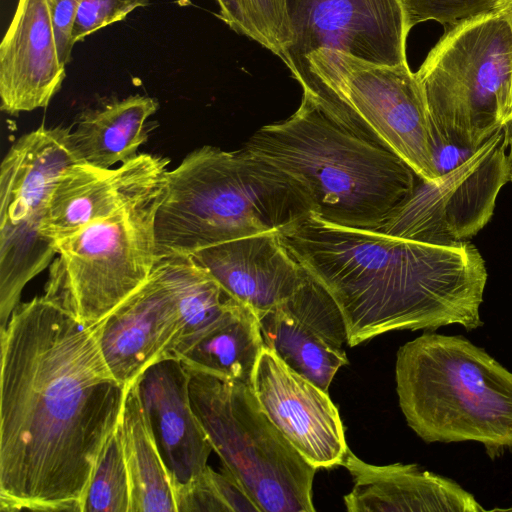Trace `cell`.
<instances>
[{
	"label": "cell",
	"mask_w": 512,
	"mask_h": 512,
	"mask_svg": "<svg viewBox=\"0 0 512 512\" xmlns=\"http://www.w3.org/2000/svg\"><path fill=\"white\" fill-rule=\"evenodd\" d=\"M512 117V81H511V93H510V108H509V117Z\"/></svg>",
	"instance_id": "obj_34"
},
{
	"label": "cell",
	"mask_w": 512,
	"mask_h": 512,
	"mask_svg": "<svg viewBox=\"0 0 512 512\" xmlns=\"http://www.w3.org/2000/svg\"><path fill=\"white\" fill-rule=\"evenodd\" d=\"M286 65L303 92L357 134L392 150L421 179L442 173L426 97L408 63L378 65L319 49Z\"/></svg>",
	"instance_id": "obj_6"
},
{
	"label": "cell",
	"mask_w": 512,
	"mask_h": 512,
	"mask_svg": "<svg viewBox=\"0 0 512 512\" xmlns=\"http://www.w3.org/2000/svg\"><path fill=\"white\" fill-rule=\"evenodd\" d=\"M505 131V137L507 141V154L510 167V181H512V117L507 119L503 125Z\"/></svg>",
	"instance_id": "obj_32"
},
{
	"label": "cell",
	"mask_w": 512,
	"mask_h": 512,
	"mask_svg": "<svg viewBox=\"0 0 512 512\" xmlns=\"http://www.w3.org/2000/svg\"><path fill=\"white\" fill-rule=\"evenodd\" d=\"M234 299L256 316L293 295L309 272L292 256L278 231L211 245L191 254Z\"/></svg>",
	"instance_id": "obj_18"
},
{
	"label": "cell",
	"mask_w": 512,
	"mask_h": 512,
	"mask_svg": "<svg viewBox=\"0 0 512 512\" xmlns=\"http://www.w3.org/2000/svg\"><path fill=\"white\" fill-rule=\"evenodd\" d=\"M0 339V510L81 512L128 387L93 328L44 296L19 303Z\"/></svg>",
	"instance_id": "obj_1"
},
{
	"label": "cell",
	"mask_w": 512,
	"mask_h": 512,
	"mask_svg": "<svg viewBox=\"0 0 512 512\" xmlns=\"http://www.w3.org/2000/svg\"><path fill=\"white\" fill-rule=\"evenodd\" d=\"M135 386L173 488L191 482L208 466L213 448L191 406L187 369L166 357L147 367Z\"/></svg>",
	"instance_id": "obj_17"
},
{
	"label": "cell",
	"mask_w": 512,
	"mask_h": 512,
	"mask_svg": "<svg viewBox=\"0 0 512 512\" xmlns=\"http://www.w3.org/2000/svg\"><path fill=\"white\" fill-rule=\"evenodd\" d=\"M210 468L208 465L191 482L173 488L177 512H229L212 480Z\"/></svg>",
	"instance_id": "obj_29"
},
{
	"label": "cell",
	"mask_w": 512,
	"mask_h": 512,
	"mask_svg": "<svg viewBox=\"0 0 512 512\" xmlns=\"http://www.w3.org/2000/svg\"><path fill=\"white\" fill-rule=\"evenodd\" d=\"M290 42L285 64L319 49L378 65L407 63L410 31L401 0H285Z\"/></svg>",
	"instance_id": "obj_12"
},
{
	"label": "cell",
	"mask_w": 512,
	"mask_h": 512,
	"mask_svg": "<svg viewBox=\"0 0 512 512\" xmlns=\"http://www.w3.org/2000/svg\"><path fill=\"white\" fill-rule=\"evenodd\" d=\"M169 159L137 154L115 169L75 163L61 175L50 199L42 233L53 240L114 216L160 194Z\"/></svg>",
	"instance_id": "obj_15"
},
{
	"label": "cell",
	"mask_w": 512,
	"mask_h": 512,
	"mask_svg": "<svg viewBox=\"0 0 512 512\" xmlns=\"http://www.w3.org/2000/svg\"><path fill=\"white\" fill-rule=\"evenodd\" d=\"M159 196L57 239L43 296L93 327L141 288L156 263Z\"/></svg>",
	"instance_id": "obj_9"
},
{
	"label": "cell",
	"mask_w": 512,
	"mask_h": 512,
	"mask_svg": "<svg viewBox=\"0 0 512 512\" xmlns=\"http://www.w3.org/2000/svg\"><path fill=\"white\" fill-rule=\"evenodd\" d=\"M264 344L291 369L328 392L348 363L343 314L327 289L310 273L289 298L257 316Z\"/></svg>",
	"instance_id": "obj_14"
},
{
	"label": "cell",
	"mask_w": 512,
	"mask_h": 512,
	"mask_svg": "<svg viewBox=\"0 0 512 512\" xmlns=\"http://www.w3.org/2000/svg\"><path fill=\"white\" fill-rule=\"evenodd\" d=\"M92 328L110 371L129 387L147 367L168 356L180 316L154 266L147 282Z\"/></svg>",
	"instance_id": "obj_16"
},
{
	"label": "cell",
	"mask_w": 512,
	"mask_h": 512,
	"mask_svg": "<svg viewBox=\"0 0 512 512\" xmlns=\"http://www.w3.org/2000/svg\"><path fill=\"white\" fill-rule=\"evenodd\" d=\"M255 41L281 56L290 42L285 0H238Z\"/></svg>",
	"instance_id": "obj_26"
},
{
	"label": "cell",
	"mask_w": 512,
	"mask_h": 512,
	"mask_svg": "<svg viewBox=\"0 0 512 512\" xmlns=\"http://www.w3.org/2000/svg\"><path fill=\"white\" fill-rule=\"evenodd\" d=\"M263 345L256 314L238 301L175 358L190 370L251 383Z\"/></svg>",
	"instance_id": "obj_22"
},
{
	"label": "cell",
	"mask_w": 512,
	"mask_h": 512,
	"mask_svg": "<svg viewBox=\"0 0 512 512\" xmlns=\"http://www.w3.org/2000/svg\"><path fill=\"white\" fill-rule=\"evenodd\" d=\"M82 0H47L55 31L60 62L66 66L72 58L74 43L71 32Z\"/></svg>",
	"instance_id": "obj_30"
},
{
	"label": "cell",
	"mask_w": 512,
	"mask_h": 512,
	"mask_svg": "<svg viewBox=\"0 0 512 512\" xmlns=\"http://www.w3.org/2000/svg\"><path fill=\"white\" fill-rule=\"evenodd\" d=\"M130 487V512H177L174 490L142 409L135 383L119 422Z\"/></svg>",
	"instance_id": "obj_23"
},
{
	"label": "cell",
	"mask_w": 512,
	"mask_h": 512,
	"mask_svg": "<svg viewBox=\"0 0 512 512\" xmlns=\"http://www.w3.org/2000/svg\"><path fill=\"white\" fill-rule=\"evenodd\" d=\"M343 466L353 480L344 496L349 512L487 511L454 480L416 464H368L349 449Z\"/></svg>",
	"instance_id": "obj_20"
},
{
	"label": "cell",
	"mask_w": 512,
	"mask_h": 512,
	"mask_svg": "<svg viewBox=\"0 0 512 512\" xmlns=\"http://www.w3.org/2000/svg\"><path fill=\"white\" fill-rule=\"evenodd\" d=\"M219 6V18L227 24L232 30L243 34L252 40L255 39L254 33L248 25L243 15L238 0H215Z\"/></svg>",
	"instance_id": "obj_31"
},
{
	"label": "cell",
	"mask_w": 512,
	"mask_h": 512,
	"mask_svg": "<svg viewBox=\"0 0 512 512\" xmlns=\"http://www.w3.org/2000/svg\"><path fill=\"white\" fill-rule=\"evenodd\" d=\"M396 390L408 426L427 443L478 442L512 452V372L461 335L426 332L397 352Z\"/></svg>",
	"instance_id": "obj_5"
},
{
	"label": "cell",
	"mask_w": 512,
	"mask_h": 512,
	"mask_svg": "<svg viewBox=\"0 0 512 512\" xmlns=\"http://www.w3.org/2000/svg\"><path fill=\"white\" fill-rule=\"evenodd\" d=\"M65 76L47 0H19L0 44L1 110L47 107Z\"/></svg>",
	"instance_id": "obj_19"
},
{
	"label": "cell",
	"mask_w": 512,
	"mask_h": 512,
	"mask_svg": "<svg viewBox=\"0 0 512 512\" xmlns=\"http://www.w3.org/2000/svg\"><path fill=\"white\" fill-rule=\"evenodd\" d=\"M278 233L337 303L351 347L394 330L483 325L488 274L469 241L434 245L335 225L313 213Z\"/></svg>",
	"instance_id": "obj_2"
},
{
	"label": "cell",
	"mask_w": 512,
	"mask_h": 512,
	"mask_svg": "<svg viewBox=\"0 0 512 512\" xmlns=\"http://www.w3.org/2000/svg\"><path fill=\"white\" fill-rule=\"evenodd\" d=\"M312 211L284 172L243 147L206 145L166 174L155 215L156 258L279 231Z\"/></svg>",
	"instance_id": "obj_4"
},
{
	"label": "cell",
	"mask_w": 512,
	"mask_h": 512,
	"mask_svg": "<svg viewBox=\"0 0 512 512\" xmlns=\"http://www.w3.org/2000/svg\"><path fill=\"white\" fill-rule=\"evenodd\" d=\"M507 20L512 28V0H505L494 11Z\"/></svg>",
	"instance_id": "obj_33"
},
{
	"label": "cell",
	"mask_w": 512,
	"mask_h": 512,
	"mask_svg": "<svg viewBox=\"0 0 512 512\" xmlns=\"http://www.w3.org/2000/svg\"><path fill=\"white\" fill-rule=\"evenodd\" d=\"M502 126L471 155L412 195L376 231L434 245L474 237L491 219L500 189L510 181Z\"/></svg>",
	"instance_id": "obj_11"
},
{
	"label": "cell",
	"mask_w": 512,
	"mask_h": 512,
	"mask_svg": "<svg viewBox=\"0 0 512 512\" xmlns=\"http://www.w3.org/2000/svg\"><path fill=\"white\" fill-rule=\"evenodd\" d=\"M70 134L71 127L41 126L15 141L1 163L0 330L25 285L56 255L42 227L61 175L79 163Z\"/></svg>",
	"instance_id": "obj_10"
},
{
	"label": "cell",
	"mask_w": 512,
	"mask_h": 512,
	"mask_svg": "<svg viewBox=\"0 0 512 512\" xmlns=\"http://www.w3.org/2000/svg\"><path fill=\"white\" fill-rule=\"evenodd\" d=\"M155 268L171 291L180 330L167 357H176L236 302L190 255L156 258Z\"/></svg>",
	"instance_id": "obj_24"
},
{
	"label": "cell",
	"mask_w": 512,
	"mask_h": 512,
	"mask_svg": "<svg viewBox=\"0 0 512 512\" xmlns=\"http://www.w3.org/2000/svg\"><path fill=\"white\" fill-rule=\"evenodd\" d=\"M130 506V480L117 428L99 454L86 487L81 512H130Z\"/></svg>",
	"instance_id": "obj_25"
},
{
	"label": "cell",
	"mask_w": 512,
	"mask_h": 512,
	"mask_svg": "<svg viewBox=\"0 0 512 512\" xmlns=\"http://www.w3.org/2000/svg\"><path fill=\"white\" fill-rule=\"evenodd\" d=\"M150 0H82L73 23L75 44L99 29L125 19L130 12L145 7Z\"/></svg>",
	"instance_id": "obj_28"
},
{
	"label": "cell",
	"mask_w": 512,
	"mask_h": 512,
	"mask_svg": "<svg viewBox=\"0 0 512 512\" xmlns=\"http://www.w3.org/2000/svg\"><path fill=\"white\" fill-rule=\"evenodd\" d=\"M187 371L191 406L213 450L260 511L314 512L317 469L269 419L251 383Z\"/></svg>",
	"instance_id": "obj_8"
},
{
	"label": "cell",
	"mask_w": 512,
	"mask_h": 512,
	"mask_svg": "<svg viewBox=\"0 0 512 512\" xmlns=\"http://www.w3.org/2000/svg\"><path fill=\"white\" fill-rule=\"evenodd\" d=\"M416 74L438 145L472 152L509 117L512 28L494 12L452 26Z\"/></svg>",
	"instance_id": "obj_7"
},
{
	"label": "cell",
	"mask_w": 512,
	"mask_h": 512,
	"mask_svg": "<svg viewBox=\"0 0 512 512\" xmlns=\"http://www.w3.org/2000/svg\"><path fill=\"white\" fill-rule=\"evenodd\" d=\"M251 387L269 419L309 464L315 469L343 466L349 447L328 392L291 369L265 344Z\"/></svg>",
	"instance_id": "obj_13"
},
{
	"label": "cell",
	"mask_w": 512,
	"mask_h": 512,
	"mask_svg": "<svg viewBox=\"0 0 512 512\" xmlns=\"http://www.w3.org/2000/svg\"><path fill=\"white\" fill-rule=\"evenodd\" d=\"M410 28L436 21L445 27L492 13L505 0H401Z\"/></svg>",
	"instance_id": "obj_27"
},
{
	"label": "cell",
	"mask_w": 512,
	"mask_h": 512,
	"mask_svg": "<svg viewBox=\"0 0 512 512\" xmlns=\"http://www.w3.org/2000/svg\"><path fill=\"white\" fill-rule=\"evenodd\" d=\"M243 148L296 181L311 213L345 227L378 229L420 179L396 153L357 134L305 92L294 114L261 127Z\"/></svg>",
	"instance_id": "obj_3"
},
{
	"label": "cell",
	"mask_w": 512,
	"mask_h": 512,
	"mask_svg": "<svg viewBox=\"0 0 512 512\" xmlns=\"http://www.w3.org/2000/svg\"><path fill=\"white\" fill-rule=\"evenodd\" d=\"M158 108L156 99L133 95L84 111L70 134L78 162L110 168L136 156L147 140L146 121Z\"/></svg>",
	"instance_id": "obj_21"
}]
</instances>
